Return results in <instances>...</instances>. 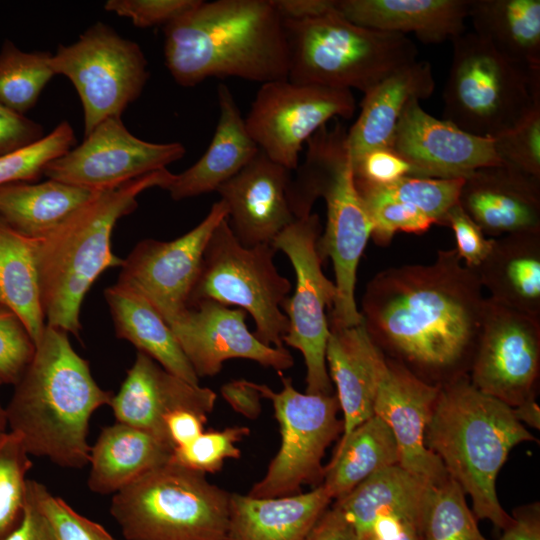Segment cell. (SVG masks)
Segmentation results:
<instances>
[{"mask_svg":"<svg viewBox=\"0 0 540 540\" xmlns=\"http://www.w3.org/2000/svg\"><path fill=\"white\" fill-rule=\"evenodd\" d=\"M486 298L476 271L455 249L428 265L377 273L362 298V324L371 341L423 381L443 385L469 372Z\"/></svg>","mask_w":540,"mask_h":540,"instance_id":"1","label":"cell"},{"mask_svg":"<svg viewBox=\"0 0 540 540\" xmlns=\"http://www.w3.org/2000/svg\"><path fill=\"white\" fill-rule=\"evenodd\" d=\"M163 32L165 65L180 86L210 77L288 79L284 20L272 0H200Z\"/></svg>","mask_w":540,"mask_h":540,"instance_id":"2","label":"cell"},{"mask_svg":"<svg viewBox=\"0 0 540 540\" xmlns=\"http://www.w3.org/2000/svg\"><path fill=\"white\" fill-rule=\"evenodd\" d=\"M5 407L10 431L29 453L65 468L89 463L92 414L110 405L112 392L94 380L68 333L46 325L34 357Z\"/></svg>","mask_w":540,"mask_h":540,"instance_id":"3","label":"cell"},{"mask_svg":"<svg viewBox=\"0 0 540 540\" xmlns=\"http://www.w3.org/2000/svg\"><path fill=\"white\" fill-rule=\"evenodd\" d=\"M535 440L512 407L478 390L468 375L440 386L425 433L426 446L470 496L475 518L498 530L512 522L497 496L498 473L516 445Z\"/></svg>","mask_w":540,"mask_h":540,"instance_id":"4","label":"cell"},{"mask_svg":"<svg viewBox=\"0 0 540 540\" xmlns=\"http://www.w3.org/2000/svg\"><path fill=\"white\" fill-rule=\"evenodd\" d=\"M175 174L167 168L98 192L51 229L38 243V272L46 325L74 336L81 329L80 310L94 281L123 260L111 250L117 221L138 206L145 190L167 189Z\"/></svg>","mask_w":540,"mask_h":540,"instance_id":"5","label":"cell"},{"mask_svg":"<svg viewBox=\"0 0 540 540\" xmlns=\"http://www.w3.org/2000/svg\"><path fill=\"white\" fill-rule=\"evenodd\" d=\"M347 129L340 122L326 125L306 142L304 162L291 177L288 195L295 218L311 214L322 198L326 227L317 242L322 261L330 258L335 274L336 298L328 322L341 327L362 323L355 301L356 273L371 238L373 224L354 183Z\"/></svg>","mask_w":540,"mask_h":540,"instance_id":"6","label":"cell"},{"mask_svg":"<svg viewBox=\"0 0 540 540\" xmlns=\"http://www.w3.org/2000/svg\"><path fill=\"white\" fill-rule=\"evenodd\" d=\"M289 50L288 80L364 94L417 60L418 49L405 35L356 25L337 10L284 20Z\"/></svg>","mask_w":540,"mask_h":540,"instance_id":"7","label":"cell"},{"mask_svg":"<svg viewBox=\"0 0 540 540\" xmlns=\"http://www.w3.org/2000/svg\"><path fill=\"white\" fill-rule=\"evenodd\" d=\"M230 495L169 461L113 494L110 513L126 540H226Z\"/></svg>","mask_w":540,"mask_h":540,"instance_id":"8","label":"cell"},{"mask_svg":"<svg viewBox=\"0 0 540 540\" xmlns=\"http://www.w3.org/2000/svg\"><path fill=\"white\" fill-rule=\"evenodd\" d=\"M452 44L443 91L445 120L492 139L540 107V70L512 62L474 32L461 34Z\"/></svg>","mask_w":540,"mask_h":540,"instance_id":"9","label":"cell"},{"mask_svg":"<svg viewBox=\"0 0 540 540\" xmlns=\"http://www.w3.org/2000/svg\"><path fill=\"white\" fill-rule=\"evenodd\" d=\"M272 244L245 247L233 234L227 218L212 232L188 307L200 300L235 305L253 318L254 335L272 347H284L289 320L281 309L291 282L275 264Z\"/></svg>","mask_w":540,"mask_h":540,"instance_id":"10","label":"cell"},{"mask_svg":"<svg viewBox=\"0 0 540 540\" xmlns=\"http://www.w3.org/2000/svg\"><path fill=\"white\" fill-rule=\"evenodd\" d=\"M281 378L283 388L279 392L252 382L261 397L273 405L281 445L265 475L250 489L251 497L294 495L300 493L303 485L320 483L324 477L325 451L343 431L336 394L301 393L291 378Z\"/></svg>","mask_w":540,"mask_h":540,"instance_id":"11","label":"cell"},{"mask_svg":"<svg viewBox=\"0 0 540 540\" xmlns=\"http://www.w3.org/2000/svg\"><path fill=\"white\" fill-rule=\"evenodd\" d=\"M49 64L55 75L70 80L79 95L84 136L103 120L121 117L149 78L140 46L103 22L90 26L74 43L59 44Z\"/></svg>","mask_w":540,"mask_h":540,"instance_id":"12","label":"cell"},{"mask_svg":"<svg viewBox=\"0 0 540 540\" xmlns=\"http://www.w3.org/2000/svg\"><path fill=\"white\" fill-rule=\"evenodd\" d=\"M321 229L318 214L311 213L295 219L271 244L289 258L296 274L294 294L281 306L289 320L283 344L303 355L306 393L333 395L326 363L329 337L326 309L333 306L336 287L322 270L323 261L317 250Z\"/></svg>","mask_w":540,"mask_h":540,"instance_id":"13","label":"cell"},{"mask_svg":"<svg viewBox=\"0 0 540 540\" xmlns=\"http://www.w3.org/2000/svg\"><path fill=\"white\" fill-rule=\"evenodd\" d=\"M355 110L351 90L284 79L261 85L244 121L260 151L295 171L303 144L331 118L349 119Z\"/></svg>","mask_w":540,"mask_h":540,"instance_id":"14","label":"cell"},{"mask_svg":"<svg viewBox=\"0 0 540 540\" xmlns=\"http://www.w3.org/2000/svg\"><path fill=\"white\" fill-rule=\"evenodd\" d=\"M539 370L540 318L486 298L470 382L514 408L535 398Z\"/></svg>","mask_w":540,"mask_h":540,"instance_id":"15","label":"cell"},{"mask_svg":"<svg viewBox=\"0 0 540 540\" xmlns=\"http://www.w3.org/2000/svg\"><path fill=\"white\" fill-rule=\"evenodd\" d=\"M186 150L179 142L153 143L134 136L121 117L100 122L84 140L49 162L47 179L93 191H105L166 168Z\"/></svg>","mask_w":540,"mask_h":540,"instance_id":"16","label":"cell"},{"mask_svg":"<svg viewBox=\"0 0 540 540\" xmlns=\"http://www.w3.org/2000/svg\"><path fill=\"white\" fill-rule=\"evenodd\" d=\"M226 217L227 207L219 200L186 234L167 242L142 240L123 260L117 282L142 295L170 325L187 310L205 247Z\"/></svg>","mask_w":540,"mask_h":540,"instance_id":"17","label":"cell"},{"mask_svg":"<svg viewBox=\"0 0 540 540\" xmlns=\"http://www.w3.org/2000/svg\"><path fill=\"white\" fill-rule=\"evenodd\" d=\"M374 372V415L391 429L399 450V465L429 484L444 481L449 475L425 443L440 385L423 381L378 347Z\"/></svg>","mask_w":540,"mask_h":540,"instance_id":"18","label":"cell"},{"mask_svg":"<svg viewBox=\"0 0 540 540\" xmlns=\"http://www.w3.org/2000/svg\"><path fill=\"white\" fill-rule=\"evenodd\" d=\"M246 312L213 300L189 306L169 327L199 377L217 375L225 361L242 358L278 372L294 365L285 347H272L248 330Z\"/></svg>","mask_w":540,"mask_h":540,"instance_id":"19","label":"cell"},{"mask_svg":"<svg viewBox=\"0 0 540 540\" xmlns=\"http://www.w3.org/2000/svg\"><path fill=\"white\" fill-rule=\"evenodd\" d=\"M391 148L414 168L418 177L466 178L480 168L501 165L492 139L472 135L430 115L417 99L405 107Z\"/></svg>","mask_w":540,"mask_h":540,"instance_id":"20","label":"cell"},{"mask_svg":"<svg viewBox=\"0 0 540 540\" xmlns=\"http://www.w3.org/2000/svg\"><path fill=\"white\" fill-rule=\"evenodd\" d=\"M216 399L212 389L188 383L138 351L110 406L116 421L140 429L174 449L165 418L179 410L207 417Z\"/></svg>","mask_w":540,"mask_h":540,"instance_id":"21","label":"cell"},{"mask_svg":"<svg viewBox=\"0 0 540 540\" xmlns=\"http://www.w3.org/2000/svg\"><path fill=\"white\" fill-rule=\"evenodd\" d=\"M292 173L259 150L217 189L227 207L228 224L240 244H271L296 219L288 196Z\"/></svg>","mask_w":540,"mask_h":540,"instance_id":"22","label":"cell"},{"mask_svg":"<svg viewBox=\"0 0 540 540\" xmlns=\"http://www.w3.org/2000/svg\"><path fill=\"white\" fill-rule=\"evenodd\" d=\"M463 179L406 176L382 185L354 183L373 224L371 237L386 246L397 232L423 233L434 224L445 225Z\"/></svg>","mask_w":540,"mask_h":540,"instance_id":"23","label":"cell"},{"mask_svg":"<svg viewBox=\"0 0 540 540\" xmlns=\"http://www.w3.org/2000/svg\"><path fill=\"white\" fill-rule=\"evenodd\" d=\"M457 203L488 238L540 232V179L503 164L464 178Z\"/></svg>","mask_w":540,"mask_h":540,"instance_id":"24","label":"cell"},{"mask_svg":"<svg viewBox=\"0 0 540 540\" xmlns=\"http://www.w3.org/2000/svg\"><path fill=\"white\" fill-rule=\"evenodd\" d=\"M470 0H336L348 21L373 30L413 33L425 44H439L465 33Z\"/></svg>","mask_w":540,"mask_h":540,"instance_id":"25","label":"cell"},{"mask_svg":"<svg viewBox=\"0 0 540 540\" xmlns=\"http://www.w3.org/2000/svg\"><path fill=\"white\" fill-rule=\"evenodd\" d=\"M217 97L219 119L212 140L196 163L182 173L175 174L166 189L173 200L217 191L259 152L230 89L220 84Z\"/></svg>","mask_w":540,"mask_h":540,"instance_id":"26","label":"cell"},{"mask_svg":"<svg viewBox=\"0 0 540 540\" xmlns=\"http://www.w3.org/2000/svg\"><path fill=\"white\" fill-rule=\"evenodd\" d=\"M435 90L432 67L418 61L395 71L364 94L358 118L347 131L351 161L376 148H391L397 123L413 100Z\"/></svg>","mask_w":540,"mask_h":540,"instance_id":"27","label":"cell"},{"mask_svg":"<svg viewBox=\"0 0 540 540\" xmlns=\"http://www.w3.org/2000/svg\"><path fill=\"white\" fill-rule=\"evenodd\" d=\"M331 501L321 484L275 498L232 493L226 540H304Z\"/></svg>","mask_w":540,"mask_h":540,"instance_id":"28","label":"cell"},{"mask_svg":"<svg viewBox=\"0 0 540 540\" xmlns=\"http://www.w3.org/2000/svg\"><path fill=\"white\" fill-rule=\"evenodd\" d=\"M326 347V363L343 413L345 439L358 425L374 416L376 381L374 358L377 346L363 324L341 327L331 323Z\"/></svg>","mask_w":540,"mask_h":540,"instance_id":"29","label":"cell"},{"mask_svg":"<svg viewBox=\"0 0 540 540\" xmlns=\"http://www.w3.org/2000/svg\"><path fill=\"white\" fill-rule=\"evenodd\" d=\"M492 301L540 318V232H521L493 240L474 269Z\"/></svg>","mask_w":540,"mask_h":540,"instance_id":"30","label":"cell"},{"mask_svg":"<svg viewBox=\"0 0 540 540\" xmlns=\"http://www.w3.org/2000/svg\"><path fill=\"white\" fill-rule=\"evenodd\" d=\"M173 449L150 434L116 421L90 449L89 489L115 494L146 472L170 461Z\"/></svg>","mask_w":540,"mask_h":540,"instance_id":"31","label":"cell"},{"mask_svg":"<svg viewBox=\"0 0 540 540\" xmlns=\"http://www.w3.org/2000/svg\"><path fill=\"white\" fill-rule=\"evenodd\" d=\"M104 296L118 338L129 341L171 374L200 385L171 328L142 295L117 282L105 289Z\"/></svg>","mask_w":540,"mask_h":540,"instance_id":"32","label":"cell"},{"mask_svg":"<svg viewBox=\"0 0 540 540\" xmlns=\"http://www.w3.org/2000/svg\"><path fill=\"white\" fill-rule=\"evenodd\" d=\"M474 33L501 55L530 70H540L539 0H470Z\"/></svg>","mask_w":540,"mask_h":540,"instance_id":"33","label":"cell"},{"mask_svg":"<svg viewBox=\"0 0 540 540\" xmlns=\"http://www.w3.org/2000/svg\"><path fill=\"white\" fill-rule=\"evenodd\" d=\"M98 192L52 179L0 185V218L20 234L40 239Z\"/></svg>","mask_w":540,"mask_h":540,"instance_id":"34","label":"cell"},{"mask_svg":"<svg viewBox=\"0 0 540 540\" xmlns=\"http://www.w3.org/2000/svg\"><path fill=\"white\" fill-rule=\"evenodd\" d=\"M39 239L11 228L0 218V307L13 311L32 340H41L45 328L38 272Z\"/></svg>","mask_w":540,"mask_h":540,"instance_id":"35","label":"cell"},{"mask_svg":"<svg viewBox=\"0 0 540 540\" xmlns=\"http://www.w3.org/2000/svg\"><path fill=\"white\" fill-rule=\"evenodd\" d=\"M400 456L388 425L374 415L340 440L324 468L321 485L332 501L340 499L371 475L393 465Z\"/></svg>","mask_w":540,"mask_h":540,"instance_id":"36","label":"cell"},{"mask_svg":"<svg viewBox=\"0 0 540 540\" xmlns=\"http://www.w3.org/2000/svg\"><path fill=\"white\" fill-rule=\"evenodd\" d=\"M429 485L400 465H393L371 475L333 505L353 524L359 538L382 510L422 502Z\"/></svg>","mask_w":540,"mask_h":540,"instance_id":"37","label":"cell"},{"mask_svg":"<svg viewBox=\"0 0 540 540\" xmlns=\"http://www.w3.org/2000/svg\"><path fill=\"white\" fill-rule=\"evenodd\" d=\"M48 51H23L5 40L0 48V104L25 115L55 76Z\"/></svg>","mask_w":540,"mask_h":540,"instance_id":"38","label":"cell"},{"mask_svg":"<svg viewBox=\"0 0 540 540\" xmlns=\"http://www.w3.org/2000/svg\"><path fill=\"white\" fill-rule=\"evenodd\" d=\"M421 530L423 540H489L480 532L464 491L450 477L429 485L422 509Z\"/></svg>","mask_w":540,"mask_h":540,"instance_id":"39","label":"cell"},{"mask_svg":"<svg viewBox=\"0 0 540 540\" xmlns=\"http://www.w3.org/2000/svg\"><path fill=\"white\" fill-rule=\"evenodd\" d=\"M31 467L30 455L19 435L12 431L0 434V540L22 519Z\"/></svg>","mask_w":540,"mask_h":540,"instance_id":"40","label":"cell"},{"mask_svg":"<svg viewBox=\"0 0 540 540\" xmlns=\"http://www.w3.org/2000/svg\"><path fill=\"white\" fill-rule=\"evenodd\" d=\"M76 137L69 122H60L39 141L0 156V185L37 182L46 165L75 146Z\"/></svg>","mask_w":540,"mask_h":540,"instance_id":"41","label":"cell"},{"mask_svg":"<svg viewBox=\"0 0 540 540\" xmlns=\"http://www.w3.org/2000/svg\"><path fill=\"white\" fill-rule=\"evenodd\" d=\"M249 433L247 426L202 432L192 442L174 447L170 462L204 474L216 473L227 459L240 458L236 444Z\"/></svg>","mask_w":540,"mask_h":540,"instance_id":"42","label":"cell"},{"mask_svg":"<svg viewBox=\"0 0 540 540\" xmlns=\"http://www.w3.org/2000/svg\"><path fill=\"white\" fill-rule=\"evenodd\" d=\"M492 142L501 164L540 179V107Z\"/></svg>","mask_w":540,"mask_h":540,"instance_id":"43","label":"cell"},{"mask_svg":"<svg viewBox=\"0 0 540 540\" xmlns=\"http://www.w3.org/2000/svg\"><path fill=\"white\" fill-rule=\"evenodd\" d=\"M31 483L56 540H115L103 526L76 512L45 485L35 480Z\"/></svg>","mask_w":540,"mask_h":540,"instance_id":"44","label":"cell"},{"mask_svg":"<svg viewBox=\"0 0 540 540\" xmlns=\"http://www.w3.org/2000/svg\"><path fill=\"white\" fill-rule=\"evenodd\" d=\"M35 343L20 318L0 307V380L16 385L35 354Z\"/></svg>","mask_w":540,"mask_h":540,"instance_id":"45","label":"cell"},{"mask_svg":"<svg viewBox=\"0 0 540 540\" xmlns=\"http://www.w3.org/2000/svg\"><path fill=\"white\" fill-rule=\"evenodd\" d=\"M200 0H108L104 9L126 17L139 28L167 25L194 8Z\"/></svg>","mask_w":540,"mask_h":540,"instance_id":"46","label":"cell"},{"mask_svg":"<svg viewBox=\"0 0 540 540\" xmlns=\"http://www.w3.org/2000/svg\"><path fill=\"white\" fill-rule=\"evenodd\" d=\"M423 504L424 500L382 510L359 536V540H423L421 530Z\"/></svg>","mask_w":540,"mask_h":540,"instance_id":"47","label":"cell"},{"mask_svg":"<svg viewBox=\"0 0 540 540\" xmlns=\"http://www.w3.org/2000/svg\"><path fill=\"white\" fill-rule=\"evenodd\" d=\"M354 181L374 185L395 182L406 176L418 177L414 168L392 148L369 150L352 160Z\"/></svg>","mask_w":540,"mask_h":540,"instance_id":"48","label":"cell"},{"mask_svg":"<svg viewBox=\"0 0 540 540\" xmlns=\"http://www.w3.org/2000/svg\"><path fill=\"white\" fill-rule=\"evenodd\" d=\"M445 225L454 233L459 258L465 266L476 269L490 252L494 239L488 238L458 203L448 211Z\"/></svg>","mask_w":540,"mask_h":540,"instance_id":"49","label":"cell"},{"mask_svg":"<svg viewBox=\"0 0 540 540\" xmlns=\"http://www.w3.org/2000/svg\"><path fill=\"white\" fill-rule=\"evenodd\" d=\"M43 126L0 104V156L25 148L45 134Z\"/></svg>","mask_w":540,"mask_h":540,"instance_id":"50","label":"cell"},{"mask_svg":"<svg viewBox=\"0 0 540 540\" xmlns=\"http://www.w3.org/2000/svg\"><path fill=\"white\" fill-rule=\"evenodd\" d=\"M4 540H56L51 525L38 503L31 479L27 482L22 519Z\"/></svg>","mask_w":540,"mask_h":540,"instance_id":"51","label":"cell"},{"mask_svg":"<svg viewBox=\"0 0 540 540\" xmlns=\"http://www.w3.org/2000/svg\"><path fill=\"white\" fill-rule=\"evenodd\" d=\"M304 540H359L353 524L336 506L327 508Z\"/></svg>","mask_w":540,"mask_h":540,"instance_id":"52","label":"cell"},{"mask_svg":"<svg viewBox=\"0 0 540 540\" xmlns=\"http://www.w3.org/2000/svg\"><path fill=\"white\" fill-rule=\"evenodd\" d=\"M221 394L236 412L256 419L262 410L261 395L248 380H232L221 387Z\"/></svg>","mask_w":540,"mask_h":540,"instance_id":"53","label":"cell"},{"mask_svg":"<svg viewBox=\"0 0 540 540\" xmlns=\"http://www.w3.org/2000/svg\"><path fill=\"white\" fill-rule=\"evenodd\" d=\"M207 417L188 410L172 412L165 418L167 432L174 447L183 446L203 432Z\"/></svg>","mask_w":540,"mask_h":540,"instance_id":"54","label":"cell"},{"mask_svg":"<svg viewBox=\"0 0 540 540\" xmlns=\"http://www.w3.org/2000/svg\"><path fill=\"white\" fill-rule=\"evenodd\" d=\"M498 540H540V508L538 503L519 507L512 522L502 530Z\"/></svg>","mask_w":540,"mask_h":540,"instance_id":"55","label":"cell"},{"mask_svg":"<svg viewBox=\"0 0 540 540\" xmlns=\"http://www.w3.org/2000/svg\"><path fill=\"white\" fill-rule=\"evenodd\" d=\"M283 20H304L336 10V0H272Z\"/></svg>","mask_w":540,"mask_h":540,"instance_id":"56","label":"cell"},{"mask_svg":"<svg viewBox=\"0 0 540 540\" xmlns=\"http://www.w3.org/2000/svg\"><path fill=\"white\" fill-rule=\"evenodd\" d=\"M513 411L522 424L526 423L533 428H540V408L534 398L514 407Z\"/></svg>","mask_w":540,"mask_h":540,"instance_id":"57","label":"cell"},{"mask_svg":"<svg viewBox=\"0 0 540 540\" xmlns=\"http://www.w3.org/2000/svg\"><path fill=\"white\" fill-rule=\"evenodd\" d=\"M8 426L7 415L5 408L0 403V434L6 432Z\"/></svg>","mask_w":540,"mask_h":540,"instance_id":"58","label":"cell"},{"mask_svg":"<svg viewBox=\"0 0 540 540\" xmlns=\"http://www.w3.org/2000/svg\"><path fill=\"white\" fill-rule=\"evenodd\" d=\"M2 384H3V383H2V381L0 380V386H1Z\"/></svg>","mask_w":540,"mask_h":540,"instance_id":"59","label":"cell"}]
</instances>
